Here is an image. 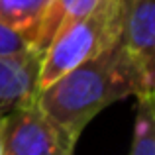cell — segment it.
<instances>
[{"label": "cell", "mask_w": 155, "mask_h": 155, "mask_svg": "<svg viewBox=\"0 0 155 155\" xmlns=\"http://www.w3.org/2000/svg\"><path fill=\"white\" fill-rule=\"evenodd\" d=\"M153 87L128 57L120 41L77 65L38 92L35 102L49 122L75 147L83 130L104 108L130 96H149Z\"/></svg>", "instance_id": "1"}, {"label": "cell", "mask_w": 155, "mask_h": 155, "mask_svg": "<svg viewBox=\"0 0 155 155\" xmlns=\"http://www.w3.org/2000/svg\"><path fill=\"white\" fill-rule=\"evenodd\" d=\"M120 39V0H100L87 16L61 26L45 47L38 92L77 65L100 55Z\"/></svg>", "instance_id": "2"}, {"label": "cell", "mask_w": 155, "mask_h": 155, "mask_svg": "<svg viewBox=\"0 0 155 155\" xmlns=\"http://www.w3.org/2000/svg\"><path fill=\"white\" fill-rule=\"evenodd\" d=\"M73 151L75 147L65 141L35 100L6 114L4 155H73Z\"/></svg>", "instance_id": "3"}, {"label": "cell", "mask_w": 155, "mask_h": 155, "mask_svg": "<svg viewBox=\"0 0 155 155\" xmlns=\"http://www.w3.org/2000/svg\"><path fill=\"white\" fill-rule=\"evenodd\" d=\"M120 45L153 87L155 0H120Z\"/></svg>", "instance_id": "4"}, {"label": "cell", "mask_w": 155, "mask_h": 155, "mask_svg": "<svg viewBox=\"0 0 155 155\" xmlns=\"http://www.w3.org/2000/svg\"><path fill=\"white\" fill-rule=\"evenodd\" d=\"M41 53L0 55V114L31 104L38 98Z\"/></svg>", "instance_id": "5"}, {"label": "cell", "mask_w": 155, "mask_h": 155, "mask_svg": "<svg viewBox=\"0 0 155 155\" xmlns=\"http://www.w3.org/2000/svg\"><path fill=\"white\" fill-rule=\"evenodd\" d=\"M51 2L53 0H0V20L28 34L38 49V34Z\"/></svg>", "instance_id": "6"}, {"label": "cell", "mask_w": 155, "mask_h": 155, "mask_svg": "<svg viewBox=\"0 0 155 155\" xmlns=\"http://www.w3.org/2000/svg\"><path fill=\"white\" fill-rule=\"evenodd\" d=\"M98 4H100V0H53L49 10H47L45 20L41 22V28H39L38 49L43 53L45 47L49 45L53 34H55L61 26L87 16L88 12H92Z\"/></svg>", "instance_id": "7"}, {"label": "cell", "mask_w": 155, "mask_h": 155, "mask_svg": "<svg viewBox=\"0 0 155 155\" xmlns=\"http://www.w3.org/2000/svg\"><path fill=\"white\" fill-rule=\"evenodd\" d=\"M130 155H155V116L153 94L137 98V114Z\"/></svg>", "instance_id": "8"}, {"label": "cell", "mask_w": 155, "mask_h": 155, "mask_svg": "<svg viewBox=\"0 0 155 155\" xmlns=\"http://www.w3.org/2000/svg\"><path fill=\"white\" fill-rule=\"evenodd\" d=\"M30 51H38L34 45V39L22 30L0 20V55H22V53Z\"/></svg>", "instance_id": "9"}, {"label": "cell", "mask_w": 155, "mask_h": 155, "mask_svg": "<svg viewBox=\"0 0 155 155\" xmlns=\"http://www.w3.org/2000/svg\"><path fill=\"white\" fill-rule=\"evenodd\" d=\"M4 120L6 114H0V155H4Z\"/></svg>", "instance_id": "10"}]
</instances>
